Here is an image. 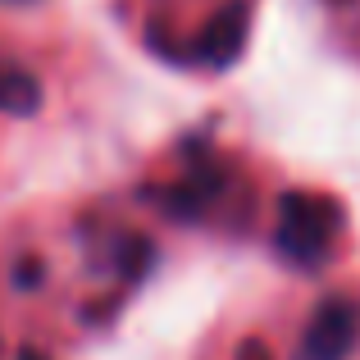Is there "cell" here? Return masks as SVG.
<instances>
[{
    "label": "cell",
    "instance_id": "6da1fadb",
    "mask_svg": "<svg viewBox=\"0 0 360 360\" xmlns=\"http://www.w3.org/2000/svg\"><path fill=\"white\" fill-rule=\"evenodd\" d=\"M347 214L338 196L319 192H283L278 196V233L274 246L292 264H319L328 255V242L342 233Z\"/></svg>",
    "mask_w": 360,
    "mask_h": 360
},
{
    "label": "cell",
    "instance_id": "7a4b0ae2",
    "mask_svg": "<svg viewBox=\"0 0 360 360\" xmlns=\"http://www.w3.org/2000/svg\"><path fill=\"white\" fill-rule=\"evenodd\" d=\"M356 342H360V301L328 297L310 315L297 360H347Z\"/></svg>",
    "mask_w": 360,
    "mask_h": 360
},
{
    "label": "cell",
    "instance_id": "3957f363",
    "mask_svg": "<svg viewBox=\"0 0 360 360\" xmlns=\"http://www.w3.org/2000/svg\"><path fill=\"white\" fill-rule=\"evenodd\" d=\"M242 46H246V0H229V5L205 23V32H201V41L192 46V55L201 64H210V69H229L242 55Z\"/></svg>",
    "mask_w": 360,
    "mask_h": 360
},
{
    "label": "cell",
    "instance_id": "277c9868",
    "mask_svg": "<svg viewBox=\"0 0 360 360\" xmlns=\"http://www.w3.org/2000/svg\"><path fill=\"white\" fill-rule=\"evenodd\" d=\"M37 105H41V82H37V73L14 69V64L0 60V110L23 119V115H37Z\"/></svg>",
    "mask_w": 360,
    "mask_h": 360
},
{
    "label": "cell",
    "instance_id": "5b68a950",
    "mask_svg": "<svg viewBox=\"0 0 360 360\" xmlns=\"http://www.w3.org/2000/svg\"><path fill=\"white\" fill-rule=\"evenodd\" d=\"M115 260H119L123 283H137L141 274H146V264H150V242H146V238H119Z\"/></svg>",
    "mask_w": 360,
    "mask_h": 360
},
{
    "label": "cell",
    "instance_id": "8992f818",
    "mask_svg": "<svg viewBox=\"0 0 360 360\" xmlns=\"http://www.w3.org/2000/svg\"><path fill=\"white\" fill-rule=\"evenodd\" d=\"M41 274H46L41 260H18V264H14V288H23V292L37 288V283H41Z\"/></svg>",
    "mask_w": 360,
    "mask_h": 360
},
{
    "label": "cell",
    "instance_id": "52a82bcc",
    "mask_svg": "<svg viewBox=\"0 0 360 360\" xmlns=\"http://www.w3.org/2000/svg\"><path fill=\"white\" fill-rule=\"evenodd\" d=\"M238 360H274V356H269V347H264L260 338H251V342L238 352Z\"/></svg>",
    "mask_w": 360,
    "mask_h": 360
},
{
    "label": "cell",
    "instance_id": "ba28073f",
    "mask_svg": "<svg viewBox=\"0 0 360 360\" xmlns=\"http://www.w3.org/2000/svg\"><path fill=\"white\" fill-rule=\"evenodd\" d=\"M14 360H51V356H46V352H37V347H23V352H18Z\"/></svg>",
    "mask_w": 360,
    "mask_h": 360
},
{
    "label": "cell",
    "instance_id": "9c48e42d",
    "mask_svg": "<svg viewBox=\"0 0 360 360\" xmlns=\"http://www.w3.org/2000/svg\"><path fill=\"white\" fill-rule=\"evenodd\" d=\"M328 5H347V0H328Z\"/></svg>",
    "mask_w": 360,
    "mask_h": 360
},
{
    "label": "cell",
    "instance_id": "30bf717a",
    "mask_svg": "<svg viewBox=\"0 0 360 360\" xmlns=\"http://www.w3.org/2000/svg\"><path fill=\"white\" fill-rule=\"evenodd\" d=\"M9 5H23V0H9Z\"/></svg>",
    "mask_w": 360,
    "mask_h": 360
}]
</instances>
